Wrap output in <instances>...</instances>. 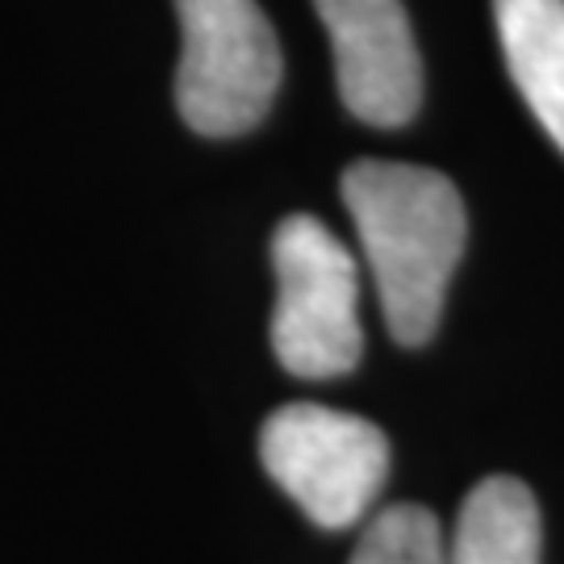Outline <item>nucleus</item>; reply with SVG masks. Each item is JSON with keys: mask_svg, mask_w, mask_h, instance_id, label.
Segmentation results:
<instances>
[{"mask_svg": "<svg viewBox=\"0 0 564 564\" xmlns=\"http://www.w3.org/2000/svg\"><path fill=\"white\" fill-rule=\"evenodd\" d=\"M544 527L519 477H485L468 489L447 540V564H540Z\"/></svg>", "mask_w": 564, "mask_h": 564, "instance_id": "obj_7", "label": "nucleus"}, {"mask_svg": "<svg viewBox=\"0 0 564 564\" xmlns=\"http://www.w3.org/2000/svg\"><path fill=\"white\" fill-rule=\"evenodd\" d=\"M260 460L310 523L343 531L360 523L384 489L389 440L360 414L289 402L263 423Z\"/></svg>", "mask_w": 564, "mask_h": 564, "instance_id": "obj_4", "label": "nucleus"}, {"mask_svg": "<svg viewBox=\"0 0 564 564\" xmlns=\"http://www.w3.org/2000/svg\"><path fill=\"white\" fill-rule=\"evenodd\" d=\"M351 564H447L444 527L426 506H389L364 523Z\"/></svg>", "mask_w": 564, "mask_h": 564, "instance_id": "obj_8", "label": "nucleus"}, {"mask_svg": "<svg viewBox=\"0 0 564 564\" xmlns=\"http://www.w3.org/2000/svg\"><path fill=\"white\" fill-rule=\"evenodd\" d=\"M276 314L272 351L302 381L347 377L364 356L360 272L330 226L293 214L272 235Z\"/></svg>", "mask_w": 564, "mask_h": 564, "instance_id": "obj_2", "label": "nucleus"}, {"mask_svg": "<svg viewBox=\"0 0 564 564\" xmlns=\"http://www.w3.org/2000/svg\"><path fill=\"white\" fill-rule=\"evenodd\" d=\"M343 205L360 230L389 335L423 347L440 326L468 235L456 184L419 163L360 160L343 172Z\"/></svg>", "mask_w": 564, "mask_h": 564, "instance_id": "obj_1", "label": "nucleus"}, {"mask_svg": "<svg viewBox=\"0 0 564 564\" xmlns=\"http://www.w3.org/2000/svg\"><path fill=\"white\" fill-rule=\"evenodd\" d=\"M343 105L368 126H405L423 105V59L402 0H314Z\"/></svg>", "mask_w": 564, "mask_h": 564, "instance_id": "obj_5", "label": "nucleus"}, {"mask_svg": "<svg viewBox=\"0 0 564 564\" xmlns=\"http://www.w3.org/2000/svg\"><path fill=\"white\" fill-rule=\"evenodd\" d=\"M494 21L510 80L564 151V0H494Z\"/></svg>", "mask_w": 564, "mask_h": 564, "instance_id": "obj_6", "label": "nucleus"}, {"mask_svg": "<svg viewBox=\"0 0 564 564\" xmlns=\"http://www.w3.org/2000/svg\"><path fill=\"white\" fill-rule=\"evenodd\" d=\"M181 118L205 139L256 130L281 88V42L256 0H176Z\"/></svg>", "mask_w": 564, "mask_h": 564, "instance_id": "obj_3", "label": "nucleus"}]
</instances>
